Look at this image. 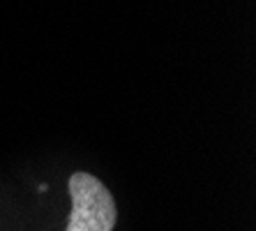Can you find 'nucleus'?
<instances>
[{"label": "nucleus", "mask_w": 256, "mask_h": 231, "mask_svg": "<svg viewBox=\"0 0 256 231\" xmlns=\"http://www.w3.org/2000/svg\"><path fill=\"white\" fill-rule=\"evenodd\" d=\"M72 215L65 231H114L118 219L116 199L97 176L86 171L70 178Z\"/></svg>", "instance_id": "1"}]
</instances>
